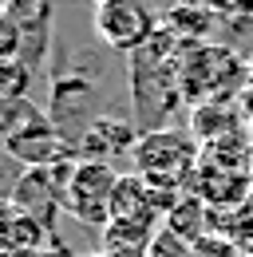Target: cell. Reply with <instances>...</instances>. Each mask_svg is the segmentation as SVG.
<instances>
[{
    "label": "cell",
    "instance_id": "cell-12",
    "mask_svg": "<svg viewBox=\"0 0 253 257\" xmlns=\"http://www.w3.org/2000/svg\"><path fill=\"white\" fill-rule=\"evenodd\" d=\"M44 123H52V111H40L32 99H8V103H0V135H4V143L16 139V135H24V131H32V127H44Z\"/></svg>",
    "mask_w": 253,
    "mask_h": 257
},
{
    "label": "cell",
    "instance_id": "cell-18",
    "mask_svg": "<svg viewBox=\"0 0 253 257\" xmlns=\"http://www.w3.org/2000/svg\"><path fill=\"white\" fill-rule=\"evenodd\" d=\"M241 115H245V123L253 131V67H249V79H245V87H241V107H237Z\"/></svg>",
    "mask_w": 253,
    "mask_h": 257
},
{
    "label": "cell",
    "instance_id": "cell-14",
    "mask_svg": "<svg viewBox=\"0 0 253 257\" xmlns=\"http://www.w3.org/2000/svg\"><path fill=\"white\" fill-rule=\"evenodd\" d=\"M32 75H36V67H28L24 60H4V67H0V103H8V99H28Z\"/></svg>",
    "mask_w": 253,
    "mask_h": 257
},
{
    "label": "cell",
    "instance_id": "cell-16",
    "mask_svg": "<svg viewBox=\"0 0 253 257\" xmlns=\"http://www.w3.org/2000/svg\"><path fill=\"white\" fill-rule=\"evenodd\" d=\"M194 253V245H190L186 237H178V233H170L166 225L155 233V241L147 245V257H190Z\"/></svg>",
    "mask_w": 253,
    "mask_h": 257
},
{
    "label": "cell",
    "instance_id": "cell-6",
    "mask_svg": "<svg viewBox=\"0 0 253 257\" xmlns=\"http://www.w3.org/2000/svg\"><path fill=\"white\" fill-rule=\"evenodd\" d=\"M4 151H8V159L24 162V166H60V162L79 159L75 143L56 123H44V127H32L24 135H16V139H8Z\"/></svg>",
    "mask_w": 253,
    "mask_h": 257
},
{
    "label": "cell",
    "instance_id": "cell-9",
    "mask_svg": "<svg viewBox=\"0 0 253 257\" xmlns=\"http://www.w3.org/2000/svg\"><path fill=\"white\" fill-rule=\"evenodd\" d=\"M75 115H83L87 119V127H91L95 119V79L91 75H56L52 79V123L67 135V119H75Z\"/></svg>",
    "mask_w": 253,
    "mask_h": 257
},
{
    "label": "cell",
    "instance_id": "cell-8",
    "mask_svg": "<svg viewBox=\"0 0 253 257\" xmlns=\"http://www.w3.org/2000/svg\"><path fill=\"white\" fill-rule=\"evenodd\" d=\"M166 206L162 194L143 178V174H123L115 186V202H111V222H147V225H162Z\"/></svg>",
    "mask_w": 253,
    "mask_h": 257
},
{
    "label": "cell",
    "instance_id": "cell-17",
    "mask_svg": "<svg viewBox=\"0 0 253 257\" xmlns=\"http://www.w3.org/2000/svg\"><path fill=\"white\" fill-rule=\"evenodd\" d=\"M0 56L4 60H20V32L8 16H0Z\"/></svg>",
    "mask_w": 253,
    "mask_h": 257
},
{
    "label": "cell",
    "instance_id": "cell-19",
    "mask_svg": "<svg viewBox=\"0 0 253 257\" xmlns=\"http://www.w3.org/2000/svg\"><path fill=\"white\" fill-rule=\"evenodd\" d=\"M249 174H253V151H249Z\"/></svg>",
    "mask_w": 253,
    "mask_h": 257
},
{
    "label": "cell",
    "instance_id": "cell-3",
    "mask_svg": "<svg viewBox=\"0 0 253 257\" xmlns=\"http://www.w3.org/2000/svg\"><path fill=\"white\" fill-rule=\"evenodd\" d=\"M91 28L107 48H119V52H131V56L158 36L155 12L147 8V0H107V4H95Z\"/></svg>",
    "mask_w": 253,
    "mask_h": 257
},
{
    "label": "cell",
    "instance_id": "cell-11",
    "mask_svg": "<svg viewBox=\"0 0 253 257\" xmlns=\"http://www.w3.org/2000/svg\"><path fill=\"white\" fill-rule=\"evenodd\" d=\"M162 225H166L170 233L186 237L190 245H198L206 233H214V210H210V206H206L198 194H186V198H178V202L166 210Z\"/></svg>",
    "mask_w": 253,
    "mask_h": 257
},
{
    "label": "cell",
    "instance_id": "cell-15",
    "mask_svg": "<svg viewBox=\"0 0 253 257\" xmlns=\"http://www.w3.org/2000/svg\"><path fill=\"white\" fill-rule=\"evenodd\" d=\"M190 257H245V249H241L229 233H218V229H214V233H206V237L194 245Z\"/></svg>",
    "mask_w": 253,
    "mask_h": 257
},
{
    "label": "cell",
    "instance_id": "cell-1",
    "mask_svg": "<svg viewBox=\"0 0 253 257\" xmlns=\"http://www.w3.org/2000/svg\"><path fill=\"white\" fill-rule=\"evenodd\" d=\"M119 178L123 174H115V166H107V162H83L79 159L75 170H71V178H67L63 214H71L75 222L91 225V229H107Z\"/></svg>",
    "mask_w": 253,
    "mask_h": 257
},
{
    "label": "cell",
    "instance_id": "cell-13",
    "mask_svg": "<svg viewBox=\"0 0 253 257\" xmlns=\"http://www.w3.org/2000/svg\"><path fill=\"white\" fill-rule=\"evenodd\" d=\"M214 229L218 233H229L241 249H245V257H253V194H249V202L241 206V210H233V214H214Z\"/></svg>",
    "mask_w": 253,
    "mask_h": 257
},
{
    "label": "cell",
    "instance_id": "cell-2",
    "mask_svg": "<svg viewBox=\"0 0 253 257\" xmlns=\"http://www.w3.org/2000/svg\"><path fill=\"white\" fill-rule=\"evenodd\" d=\"M75 162L24 166V174H20V178L12 182V190H8V202H12L20 214H28V218H36V222L56 229V222H60V214H63V198H67V178H71Z\"/></svg>",
    "mask_w": 253,
    "mask_h": 257
},
{
    "label": "cell",
    "instance_id": "cell-4",
    "mask_svg": "<svg viewBox=\"0 0 253 257\" xmlns=\"http://www.w3.org/2000/svg\"><path fill=\"white\" fill-rule=\"evenodd\" d=\"M20 32V60L28 67H44L52 52V0H4V12Z\"/></svg>",
    "mask_w": 253,
    "mask_h": 257
},
{
    "label": "cell",
    "instance_id": "cell-10",
    "mask_svg": "<svg viewBox=\"0 0 253 257\" xmlns=\"http://www.w3.org/2000/svg\"><path fill=\"white\" fill-rule=\"evenodd\" d=\"M0 245H4V253H40V249H52V245H60V241H56V229H52V225L36 222L28 214H20L12 202H4Z\"/></svg>",
    "mask_w": 253,
    "mask_h": 257
},
{
    "label": "cell",
    "instance_id": "cell-20",
    "mask_svg": "<svg viewBox=\"0 0 253 257\" xmlns=\"http://www.w3.org/2000/svg\"><path fill=\"white\" fill-rule=\"evenodd\" d=\"M91 4H107V0H91Z\"/></svg>",
    "mask_w": 253,
    "mask_h": 257
},
{
    "label": "cell",
    "instance_id": "cell-7",
    "mask_svg": "<svg viewBox=\"0 0 253 257\" xmlns=\"http://www.w3.org/2000/svg\"><path fill=\"white\" fill-rule=\"evenodd\" d=\"M139 135H143V131L131 127L126 119L99 115L91 127L83 131V139L75 143V151H79V159H83V162H107V166H115L123 155H135Z\"/></svg>",
    "mask_w": 253,
    "mask_h": 257
},
{
    "label": "cell",
    "instance_id": "cell-5",
    "mask_svg": "<svg viewBox=\"0 0 253 257\" xmlns=\"http://www.w3.org/2000/svg\"><path fill=\"white\" fill-rule=\"evenodd\" d=\"M194 194L218 214H233L249 202L253 194V174L249 170H233V166H214V162H202L198 166V178H194Z\"/></svg>",
    "mask_w": 253,
    "mask_h": 257
}]
</instances>
